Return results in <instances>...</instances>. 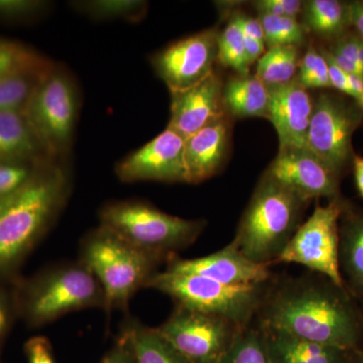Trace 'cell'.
Segmentation results:
<instances>
[{"label": "cell", "mask_w": 363, "mask_h": 363, "mask_svg": "<svg viewBox=\"0 0 363 363\" xmlns=\"http://www.w3.org/2000/svg\"><path fill=\"white\" fill-rule=\"evenodd\" d=\"M217 62L226 68L233 69L240 76L250 75V64L245 54L243 33L235 16L218 35Z\"/></svg>", "instance_id": "obj_29"}, {"label": "cell", "mask_w": 363, "mask_h": 363, "mask_svg": "<svg viewBox=\"0 0 363 363\" xmlns=\"http://www.w3.org/2000/svg\"><path fill=\"white\" fill-rule=\"evenodd\" d=\"M100 225L159 262L195 242L207 222L184 219L138 200L111 202L99 212Z\"/></svg>", "instance_id": "obj_4"}, {"label": "cell", "mask_w": 363, "mask_h": 363, "mask_svg": "<svg viewBox=\"0 0 363 363\" xmlns=\"http://www.w3.org/2000/svg\"><path fill=\"white\" fill-rule=\"evenodd\" d=\"M18 312L30 326L56 321L69 313L104 309V289L82 260L65 262L35 274L21 286Z\"/></svg>", "instance_id": "obj_5"}, {"label": "cell", "mask_w": 363, "mask_h": 363, "mask_svg": "<svg viewBox=\"0 0 363 363\" xmlns=\"http://www.w3.org/2000/svg\"><path fill=\"white\" fill-rule=\"evenodd\" d=\"M267 176L303 199H341L340 177L307 147H283L267 169Z\"/></svg>", "instance_id": "obj_14"}, {"label": "cell", "mask_w": 363, "mask_h": 363, "mask_svg": "<svg viewBox=\"0 0 363 363\" xmlns=\"http://www.w3.org/2000/svg\"><path fill=\"white\" fill-rule=\"evenodd\" d=\"M350 26H354L357 35L363 40V0L350 4Z\"/></svg>", "instance_id": "obj_40"}, {"label": "cell", "mask_w": 363, "mask_h": 363, "mask_svg": "<svg viewBox=\"0 0 363 363\" xmlns=\"http://www.w3.org/2000/svg\"><path fill=\"white\" fill-rule=\"evenodd\" d=\"M267 118L278 133L279 149L307 147V135L313 113L311 96L296 78L286 84L269 87Z\"/></svg>", "instance_id": "obj_17"}, {"label": "cell", "mask_w": 363, "mask_h": 363, "mask_svg": "<svg viewBox=\"0 0 363 363\" xmlns=\"http://www.w3.org/2000/svg\"><path fill=\"white\" fill-rule=\"evenodd\" d=\"M339 266L344 286L355 298H363V211L345 202L339 226Z\"/></svg>", "instance_id": "obj_20"}, {"label": "cell", "mask_w": 363, "mask_h": 363, "mask_svg": "<svg viewBox=\"0 0 363 363\" xmlns=\"http://www.w3.org/2000/svg\"><path fill=\"white\" fill-rule=\"evenodd\" d=\"M11 325V308L6 298L0 293V345L6 337Z\"/></svg>", "instance_id": "obj_41"}, {"label": "cell", "mask_w": 363, "mask_h": 363, "mask_svg": "<svg viewBox=\"0 0 363 363\" xmlns=\"http://www.w3.org/2000/svg\"><path fill=\"white\" fill-rule=\"evenodd\" d=\"M257 317L260 326L294 337L362 348L363 312L355 298L318 274L269 286Z\"/></svg>", "instance_id": "obj_1"}, {"label": "cell", "mask_w": 363, "mask_h": 363, "mask_svg": "<svg viewBox=\"0 0 363 363\" xmlns=\"http://www.w3.org/2000/svg\"><path fill=\"white\" fill-rule=\"evenodd\" d=\"M302 13L306 26L323 38L338 39L350 26V4L338 0H310Z\"/></svg>", "instance_id": "obj_25"}, {"label": "cell", "mask_w": 363, "mask_h": 363, "mask_svg": "<svg viewBox=\"0 0 363 363\" xmlns=\"http://www.w3.org/2000/svg\"><path fill=\"white\" fill-rule=\"evenodd\" d=\"M78 111V91L73 79L55 65L23 109L47 154L62 162L71 150Z\"/></svg>", "instance_id": "obj_8"}, {"label": "cell", "mask_w": 363, "mask_h": 363, "mask_svg": "<svg viewBox=\"0 0 363 363\" xmlns=\"http://www.w3.org/2000/svg\"><path fill=\"white\" fill-rule=\"evenodd\" d=\"M260 23L264 33V43L269 48L281 45L298 47L305 40V30L297 18L260 14Z\"/></svg>", "instance_id": "obj_30"}, {"label": "cell", "mask_w": 363, "mask_h": 363, "mask_svg": "<svg viewBox=\"0 0 363 363\" xmlns=\"http://www.w3.org/2000/svg\"><path fill=\"white\" fill-rule=\"evenodd\" d=\"M272 363H353L355 350L294 337L259 325Z\"/></svg>", "instance_id": "obj_19"}, {"label": "cell", "mask_w": 363, "mask_h": 363, "mask_svg": "<svg viewBox=\"0 0 363 363\" xmlns=\"http://www.w3.org/2000/svg\"><path fill=\"white\" fill-rule=\"evenodd\" d=\"M71 6L91 20L136 23L145 18L149 4L143 0H86L71 2Z\"/></svg>", "instance_id": "obj_27"}, {"label": "cell", "mask_w": 363, "mask_h": 363, "mask_svg": "<svg viewBox=\"0 0 363 363\" xmlns=\"http://www.w3.org/2000/svg\"><path fill=\"white\" fill-rule=\"evenodd\" d=\"M100 363H136L130 340L124 332L121 331L113 346Z\"/></svg>", "instance_id": "obj_37"}, {"label": "cell", "mask_w": 363, "mask_h": 363, "mask_svg": "<svg viewBox=\"0 0 363 363\" xmlns=\"http://www.w3.org/2000/svg\"><path fill=\"white\" fill-rule=\"evenodd\" d=\"M298 62V47L269 48L257 61L255 77L267 88L286 84L296 78Z\"/></svg>", "instance_id": "obj_26"}, {"label": "cell", "mask_w": 363, "mask_h": 363, "mask_svg": "<svg viewBox=\"0 0 363 363\" xmlns=\"http://www.w3.org/2000/svg\"><path fill=\"white\" fill-rule=\"evenodd\" d=\"M303 6L304 2L300 0H260L255 2V6L260 14L291 18H297L303 11Z\"/></svg>", "instance_id": "obj_35"}, {"label": "cell", "mask_w": 363, "mask_h": 363, "mask_svg": "<svg viewBox=\"0 0 363 363\" xmlns=\"http://www.w3.org/2000/svg\"><path fill=\"white\" fill-rule=\"evenodd\" d=\"M243 43H245V54H247L248 63L252 65L255 61L260 59V57L266 52L264 43L259 42L243 35Z\"/></svg>", "instance_id": "obj_39"}, {"label": "cell", "mask_w": 363, "mask_h": 363, "mask_svg": "<svg viewBox=\"0 0 363 363\" xmlns=\"http://www.w3.org/2000/svg\"><path fill=\"white\" fill-rule=\"evenodd\" d=\"M56 161L45 152L23 111L0 112V162Z\"/></svg>", "instance_id": "obj_21"}, {"label": "cell", "mask_w": 363, "mask_h": 363, "mask_svg": "<svg viewBox=\"0 0 363 363\" xmlns=\"http://www.w3.org/2000/svg\"><path fill=\"white\" fill-rule=\"evenodd\" d=\"M222 88L221 78L214 71L197 85L171 93L168 128L186 140L205 126L224 118Z\"/></svg>", "instance_id": "obj_16"}, {"label": "cell", "mask_w": 363, "mask_h": 363, "mask_svg": "<svg viewBox=\"0 0 363 363\" xmlns=\"http://www.w3.org/2000/svg\"><path fill=\"white\" fill-rule=\"evenodd\" d=\"M218 35L216 30H204L178 40L152 57V65L169 93L187 90L213 73Z\"/></svg>", "instance_id": "obj_12"}, {"label": "cell", "mask_w": 363, "mask_h": 363, "mask_svg": "<svg viewBox=\"0 0 363 363\" xmlns=\"http://www.w3.org/2000/svg\"><path fill=\"white\" fill-rule=\"evenodd\" d=\"M269 288V283L224 285L197 274L168 269L157 272L145 286L168 296L176 306L223 318L240 329L247 328L257 317Z\"/></svg>", "instance_id": "obj_7"}, {"label": "cell", "mask_w": 363, "mask_h": 363, "mask_svg": "<svg viewBox=\"0 0 363 363\" xmlns=\"http://www.w3.org/2000/svg\"><path fill=\"white\" fill-rule=\"evenodd\" d=\"M309 203L264 174L243 212L233 242L257 264H277L302 224Z\"/></svg>", "instance_id": "obj_3"}, {"label": "cell", "mask_w": 363, "mask_h": 363, "mask_svg": "<svg viewBox=\"0 0 363 363\" xmlns=\"http://www.w3.org/2000/svg\"><path fill=\"white\" fill-rule=\"evenodd\" d=\"M358 47H359V50H358V57H359L360 65H362L363 68V40L360 39V38Z\"/></svg>", "instance_id": "obj_44"}, {"label": "cell", "mask_w": 363, "mask_h": 363, "mask_svg": "<svg viewBox=\"0 0 363 363\" xmlns=\"http://www.w3.org/2000/svg\"><path fill=\"white\" fill-rule=\"evenodd\" d=\"M121 331L130 340L136 363H190L162 337L157 328L130 318Z\"/></svg>", "instance_id": "obj_24"}, {"label": "cell", "mask_w": 363, "mask_h": 363, "mask_svg": "<svg viewBox=\"0 0 363 363\" xmlns=\"http://www.w3.org/2000/svg\"><path fill=\"white\" fill-rule=\"evenodd\" d=\"M171 272L197 274L224 285L250 286L269 283V266L247 259L233 241L218 252L198 259H182L175 257L167 262Z\"/></svg>", "instance_id": "obj_15"}, {"label": "cell", "mask_w": 363, "mask_h": 363, "mask_svg": "<svg viewBox=\"0 0 363 363\" xmlns=\"http://www.w3.org/2000/svg\"><path fill=\"white\" fill-rule=\"evenodd\" d=\"M39 59L21 45L0 39V76L30 65Z\"/></svg>", "instance_id": "obj_33"}, {"label": "cell", "mask_w": 363, "mask_h": 363, "mask_svg": "<svg viewBox=\"0 0 363 363\" xmlns=\"http://www.w3.org/2000/svg\"><path fill=\"white\" fill-rule=\"evenodd\" d=\"M344 205L342 198L324 206L318 205L289 241L277 264H300L345 288L339 266V226Z\"/></svg>", "instance_id": "obj_9"}, {"label": "cell", "mask_w": 363, "mask_h": 363, "mask_svg": "<svg viewBox=\"0 0 363 363\" xmlns=\"http://www.w3.org/2000/svg\"><path fill=\"white\" fill-rule=\"evenodd\" d=\"M25 354L28 363H56L51 343L44 336L28 339L25 344Z\"/></svg>", "instance_id": "obj_36"}, {"label": "cell", "mask_w": 363, "mask_h": 363, "mask_svg": "<svg viewBox=\"0 0 363 363\" xmlns=\"http://www.w3.org/2000/svg\"><path fill=\"white\" fill-rule=\"evenodd\" d=\"M235 18L238 23H240L243 35L264 43V30H262L259 18H250V16H242V14H238V16H235Z\"/></svg>", "instance_id": "obj_38"}, {"label": "cell", "mask_w": 363, "mask_h": 363, "mask_svg": "<svg viewBox=\"0 0 363 363\" xmlns=\"http://www.w3.org/2000/svg\"><path fill=\"white\" fill-rule=\"evenodd\" d=\"M362 302H363V298H362ZM362 312H363V310H362Z\"/></svg>", "instance_id": "obj_45"}, {"label": "cell", "mask_w": 363, "mask_h": 363, "mask_svg": "<svg viewBox=\"0 0 363 363\" xmlns=\"http://www.w3.org/2000/svg\"><path fill=\"white\" fill-rule=\"evenodd\" d=\"M219 363H272L266 338L259 325L238 332Z\"/></svg>", "instance_id": "obj_28"}, {"label": "cell", "mask_w": 363, "mask_h": 363, "mask_svg": "<svg viewBox=\"0 0 363 363\" xmlns=\"http://www.w3.org/2000/svg\"><path fill=\"white\" fill-rule=\"evenodd\" d=\"M353 172H354L355 184L358 192L363 198V157L357 156L353 157Z\"/></svg>", "instance_id": "obj_42"}, {"label": "cell", "mask_w": 363, "mask_h": 363, "mask_svg": "<svg viewBox=\"0 0 363 363\" xmlns=\"http://www.w3.org/2000/svg\"><path fill=\"white\" fill-rule=\"evenodd\" d=\"M353 363H363V350L362 348L355 350L354 358H353Z\"/></svg>", "instance_id": "obj_43"}, {"label": "cell", "mask_w": 363, "mask_h": 363, "mask_svg": "<svg viewBox=\"0 0 363 363\" xmlns=\"http://www.w3.org/2000/svg\"><path fill=\"white\" fill-rule=\"evenodd\" d=\"M184 149L185 138L167 128L154 140L121 160L116 167V176L123 183H187Z\"/></svg>", "instance_id": "obj_13"}, {"label": "cell", "mask_w": 363, "mask_h": 363, "mask_svg": "<svg viewBox=\"0 0 363 363\" xmlns=\"http://www.w3.org/2000/svg\"><path fill=\"white\" fill-rule=\"evenodd\" d=\"M79 259L104 289L107 314L114 310L128 311L131 298L145 289L161 264L100 224L81 240Z\"/></svg>", "instance_id": "obj_6"}, {"label": "cell", "mask_w": 363, "mask_h": 363, "mask_svg": "<svg viewBox=\"0 0 363 363\" xmlns=\"http://www.w3.org/2000/svg\"><path fill=\"white\" fill-rule=\"evenodd\" d=\"M228 138V124L222 118L186 138L184 160L188 184L202 183L217 173L225 160Z\"/></svg>", "instance_id": "obj_18"}, {"label": "cell", "mask_w": 363, "mask_h": 363, "mask_svg": "<svg viewBox=\"0 0 363 363\" xmlns=\"http://www.w3.org/2000/svg\"><path fill=\"white\" fill-rule=\"evenodd\" d=\"M52 68L51 64L39 59L30 65L0 76V112L23 111Z\"/></svg>", "instance_id": "obj_23"}, {"label": "cell", "mask_w": 363, "mask_h": 363, "mask_svg": "<svg viewBox=\"0 0 363 363\" xmlns=\"http://www.w3.org/2000/svg\"><path fill=\"white\" fill-rule=\"evenodd\" d=\"M296 80L305 89L331 88L328 63L321 51L310 48L305 56L298 62Z\"/></svg>", "instance_id": "obj_32"}, {"label": "cell", "mask_w": 363, "mask_h": 363, "mask_svg": "<svg viewBox=\"0 0 363 363\" xmlns=\"http://www.w3.org/2000/svg\"><path fill=\"white\" fill-rule=\"evenodd\" d=\"M52 162H0V200L25 187Z\"/></svg>", "instance_id": "obj_31"}, {"label": "cell", "mask_w": 363, "mask_h": 363, "mask_svg": "<svg viewBox=\"0 0 363 363\" xmlns=\"http://www.w3.org/2000/svg\"><path fill=\"white\" fill-rule=\"evenodd\" d=\"M224 109L240 118L264 117L269 112V91L255 76H238L222 88Z\"/></svg>", "instance_id": "obj_22"}, {"label": "cell", "mask_w": 363, "mask_h": 363, "mask_svg": "<svg viewBox=\"0 0 363 363\" xmlns=\"http://www.w3.org/2000/svg\"><path fill=\"white\" fill-rule=\"evenodd\" d=\"M71 192L70 172L63 162L54 161L0 200V278L13 274L56 223Z\"/></svg>", "instance_id": "obj_2"}, {"label": "cell", "mask_w": 363, "mask_h": 363, "mask_svg": "<svg viewBox=\"0 0 363 363\" xmlns=\"http://www.w3.org/2000/svg\"><path fill=\"white\" fill-rule=\"evenodd\" d=\"M156 328L190 363H219L242 330L223 318L180 306Z\"/></svg>", "instance_id": "obj_11"}, {"label": "cell", "mask_w": 363, "mask_h": 363, "mask_svg": "<svg viewBox=\"0 0 363 363\" xmlns=\"http://www.w3.org/2000/svg\"><path fill=\"white\" fill-rule=\"evenodd\" d=\"M49 2L38 0H0V18L23 20L44 13Z\"/></svg>", "instance_id": "obj_34"}, {"label": "cell", "mask_w": 363, "mask_h": 363, "mask_svg": "<svg viewBox=\"0 0 363 363\" xmlns=\"http://www.w3.org/2000/svg\"><path fill=\"white\" fill-rule=\"evenodd\" d=\"M363 112L354 101L338 95H320L313 106L307 149L340 177L352 164V136L362 123Z\"/></svg>", "instance_id": "obj_10"}]
</instances>
